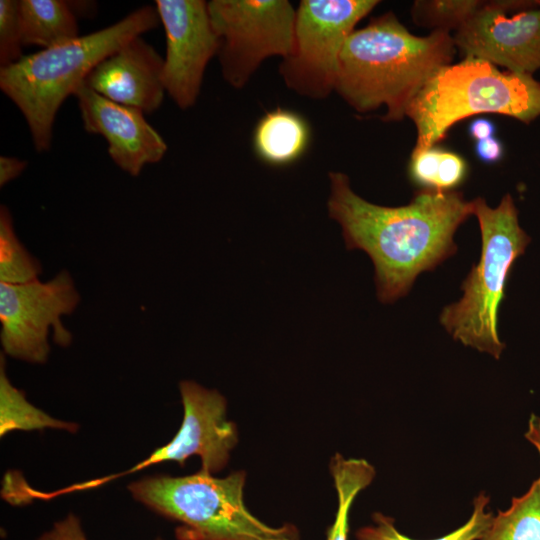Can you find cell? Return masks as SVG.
Segmentation results:
<instances>
[{
    "instance_id": "10",
    "label": "cell",
    "mask_w": 540,
    "mask_h": 540,
    "mask_svg": "<svg viewBox=\"0 0 540 540\" xmlns=\"http://www.w3.org/2000/svg\"><path fill=\"white\" fill-rule=\"evenodd\" d=\"M179 390L184 415L179 430L170 442L126 471L65 487L62 493L96 488L120 476L163 462L174 461L184 465L192 456L200 457L201 470L205 472L215 474L222 470L238 443L237 427L227 419L226 399L217 390L207 389L190 380L181 381Z\"/></svg>"
},
{
    "instance_id": "14",
    "label": "cell",
    "mask_w": 540,
    "mask_h": 540,
    "mask_svg": "<svg viewBox=\"0 0 540 540\" xmlns=\"http://www.w3.org/2000/svg\"><path fill=\"white\" fill-rule=\"evenodd\" d=\"M163 68L164 58L137 36L99 62L84 83L114 102L150 113L164 100Z\"/></svg>"
},
{
    "instance_id": "4",
    "label": "cell",
    "mask_w": 540,
    "mask_h": 540,
    "mask_svg": "<svg viewBox=\"0 0 540 540\" xmlns=\"http://www.w3.org/2000/svg\"><path fill=\"white\" fill-rule=\"evenodd\" d=\"M482 113L530 124L540 116V82L476 58L440 68L406 111L417 132L413 151L436 146L455 123Z\"/></svg>"
},
{
    "instance_id": "7",
    "label": "cell",
    "mask_w": 540,
    "mask_h": 540,
    "mask_svg": "<svg viewBox=\"0 0 540 540\" xmlns=\"http://www.w3.org/2000/svg\"><path fill=\"white\" fill-rule=\"evenodd\" d=\"M377 0H302L296 8L293 42L279 66L285 85L313 100L334 90L342 48Z\"/></svg>"
},
{
    "instance_id": "2",
    "label": "cell",
    "mask_w": 540,
    "mask_h": 540,
    "mask_svg": "<svg viewBox=\"0 0 540 540\" xmlns=\"http://www.w3.org/2000/svg\"><path fill=\"white\" fill-rule=\"evenodd\" d=\"M455 48L450 32L416 36L387 12L349 35L334 91L359 113L384 106L383 120L399 121L426 82L451 64Z\"/></svg>"
},
{
    "instance_id": "21",
    "label": "cell",
    "mask_w": 540,
    "mask_h": 540,
    "mask_svg": "<svg viewBox=\"0 0 540 540\" xmlns=\"http://www.w3.org/2000/svg\"><path fill=\"white\" fill-rule=\"evenodd\" d=\"M42 267L17 237L13 218L0 207V283L19 285L39 279Z\"/></svg>"
},
{
    "instance_id": "6",
    "label": "cell",
    "mask_w": 540,
    "mask_h": 540,
    "mask_svg": "<svg viewBox=\"0 0 540 540\" xmlns=\"http://www.w3.org/2000/svg\"><path fill=\"white\" fill-rule=\"evenodd\" d=\"M472 204L481 231V257L462 283V298L444 308L440 322L455 340L499 359L505 348L497 330L499 305L512 266L531 239L519 225L510 194L496 208L481 197Z\"/></svg>"
},
{
    "instance_id": "9",
    "label": "cell",
    "mask_w": 540,
    "mask_h": 540,
    "mask_svg": "<svg viewBox=\"0 0 540 540\" xmlns=\"http://www.w3.org/2000/svg\"><path fill=\"white\" fill-rule=\"evenodd\" d=\"M80 294L71 274L61 270L53 278L10 285L0 283V341L2 353L32 364H44L50 353L48 341L62 347L72 342L62 317L72 314Z\"/></svg>"
},
{
    "instance_id": "15",
    "label": "cell",
    "mask_w": 540,
    "mask_h": 540,
    "mask_svg": "<svg viewBox=\"0 0 540 540\" xmlns=\"http://www.w3.org/2000/svg\"><path fill=\"white\" fill-rule=\"evenodd\" d=\"M311 130L306 119L295 111L277 107L256 123L252 145L255 155L270 166H287L308 149Z\"/></svg>"
},
{
    "instance_id": "8",
    "label": "cell",
    "mask_w": 540,
    "mask_h": 540,
    "mask_svg": "<svg viewBox=\"0 0 540 540\" xmlns=\"http://www.w3.org/2000/svg\"><path fill=\"white\" fill-rule=\"evenodd\" d=\"M208 11L219 38L224 80L243 88L270 57L290 52L296 9L287 0H211Z\"/></svg>"
},
{
    "instance_id": "11",
    "label": "cell",
    "mask_w": 540,
    "mask_h": 540,
    "mask_svg": "<svg viewBox=\"0 0 540 540\" xmlns=\"http://www.w3.org/2000/svg\"><path fill=\"white\" fill-rule=\"evenodd\" d=\"M453 40L464 58L533 75L540 69V0L485 1Z\"/></svg>"
},
{
    "instance_id": "26",
    "label": "cell",
    "mask_w": 540,
    "mask_h": 540,
    "mask_svg": "<svg viewBox=\"0 0 540 540\" xmlns=\"http://www.w3.org/2000/svg\"><path fill=\"white\" fill-rule=\"evenodd\" d=\"M38 540H87V538L83 532L79 518L70 513L64 519L56 522Z\"/></svg>"
},
{
    "instance_id": "19",
    "label": "cell",
    "mask_w": 540,
    "mask_h": 540,
    "mask_svg": "<svg viewBox=\"0 0 540 540\" xmlns=\"http://www.w3.org/2000/svg\"><path fill=\"white\" fill-rule=\"evenodd\" d=\"M479 540H540V477L510 507L499 510Z\"/></svg>"
},
{
    "instance_id": "5",
    "label": "cell",
    "mask_w": 540,
    "mask_h": 540,
    "mask_svg": "<svg viewBox=\"0 0 540 540\" xmlns=\"http://www.w3.org/2000/svg\"><path fill=\"white\" fill-rule=\"evenodd\" d=\"M245 471L218 478L200 469L186 476L155 475L128 485L131 495L178 522V540H299L292 524L272 527L244 503Z\"/></svg>"
},
{
    "instance_id": "3",
    "label": "cell",
    "mask_w": 540,
    "mask_h": 540,
    "mask_svg": "<svg viewBox=\"0 0 540 540\" xmlns=\"http://www.w3.org/2000/svg\"><path fill=\"white\" fill-rule=\"evenodd\" d=\"M159 23L156 7L146 5L108 27L23 56L0 69V88L22 112L38 152L51 147L60 106L95 66Z\"/></svg>"
},
{
    "instance_id": "29",
    "label": "cell",
    "mask_w": 540,
    "mask_h": 540,
    "mask_svg": "<svg viewBox=\"0 0 540 540\" xmlns=\"http://www.w3.org/2000/svg\"><path fill=\"white\" fill-rule=\"evenodd\" d=\"M495 132V124L487 118H476L468 127L470 137L476 141L493 137Z\"/></svg>"
},
{
    "instance_id": "27",
    "label": "cell",
    "mask_w": 540,
    "mask_h": 540,
    "mask_svg": "<svg viewBox=\"0 0 540 540\" xmlns=\"http://www.w3.org/2000/svg\"><path fill=\"white\" fill-rule=\"evenodd\" d=\"M475 153L480 161L485 164H495L499 162L504 155V147L497 137H490L484 140L476 141Z\"/></svg>"
},
{
    "instance_id": "16",
    "label": "cell",
    "mask_w": 540,
    "mask_h": 540,
    "mask_svg": "<svg viewBox=\"0 0 540 540\" xmlns=\"http://www.w3.org/2000/svg\"><path fill=\"white\" fill-rule=\"evenodd\" d=\"M19 21L24 46L45 49L79 37L77 17L66 1L20 0Z\"/></svg>"
},
{
    "instance_id": "17",
    "label": "cell",
    "mask_w": 540,
    "mask_h": 540,
    "mask_svg": "<svg viewBox=\"0 0 540 540\" xmlns=\"http://www.w3.org/2000/svg\"><path fill=\"white\" fill-rule=\"evenodd\" d=\"M45 428L77 432L78 425L51 417L32 405L24 393L9 380L5 368V356L0 357V434L11 431H34Z\"/></svg>"
},
{
    "instance_id": "13",
    "label": "cell",
    "mask_w": 540,
    "mask_h": 540,
    "mask_svg": "<svg viewBox=\"0 0 540 540\" xmlns=\"http://www.w3.org/2000/svg\"><path fill=\"white\" fill-rule=\"evenodd\" d=\"M86 132L98 134L108 144L113 162L131 176L145 165L159 162L167 151L161 135L146 121L144 112L114 102L85 83L74 93Z\"/></svg>"
},
{
    "instance_id": "18",
    "label": "cell",
    "mask_w": 540,
    "mask_h": 540,
    "mask_svg": "<svg viewBox=\"0 0 540 540\" xmlns=\"http://www.w3.org/2000/svg\"><path fill=\"white\" fill-rule=\"evenodd\" d=\"M330 473L337 492L338 508L327 540H348L349 512L356 496L373 481L376 471L365 459H346L336 454L330 461Z\"/></svg>"
},
{
    "instance_id": "23",
    "label": "cell",
    "mask_w": 540,
    "mask_h": 540,
    "mask_svg": "<svg viewBox=\"0 0 540 540\" xmlns=\"http://www.w3.org/2000/svg\"><path fill=\"white\" fill-rule=\"evenodd\" d=\"M23 41L19 21V1H0V64L1 68L19 61Z\"/></svg>"
},
{
    "instance_id": "1",
    "label": "cell",
    "mask_w": 540,
    "mask_h": 540,
    "mask_svg": "<svg viewBox=\"0 0 540 540\" xmlns=\"http://www.w3.org/2000/svg\"><path fill=\"white\" fill-rule=\"evenodd\" d=\"M329 216L338 222L348 249H361L375 268L378 299L406 295L417 276L454 255L457 228L473 214L461 192L419 191L404 206L386 207L357 195L342 172H330Z\"/></svg>"
},
{
    "instance_id": "28",
    "label": "cell",
    "mask_w": 540,
    "mask_h": 540,
    "mask_svg": "<svg viewBox=\"0 0 540 540\" xmlns=\"http://www.w3.org/2000/svg\"><path fill=\"white\" fill-rule=\"evenodd\" d=\"M27 162L16 157H0V186L3 187L17 178L27 167Z\"/></svg>"
},
{
    "instance_id": "24",
    "label": "cell",
    "mask_w": 540,
    "mask_h": 540,
    "mask_svg": "<svg viewBox=\"0 0 540 540\" xmlns=\"http://www.w3.org/2000/svg\"><path fill=\"white\" fill-rule=\"evenodd\" d=\"M442 148L433 146L411 153L408 175L421 190L436 191L437 176Z\"/></svg>"
},
{
    "instance_id": "22",
    "label": "cell",
    "mask_w": 540,
    "mask_h": 540,
    "mask_svg": "<svg viewBox=\"0 0 540 540\" xmlns=\"http://www.w3.org/2000/svg\"><path fill=\"white\" fill-rule=\"evenodd\" d=\"M479 0H418L413 3L414 23L434 30L456 31L484 4Z\"/></svg>"
},
{
    "instance_id": "31",
    "label": "cell",
    "mask_w": 540,
    "mask_h": 540,
    "mask_svg": "<svg viewBox=\"0 0 540 540\" xmlns=\"http://www.w3.org/2000/svg\"><path fill=\"white\" fill-rule=\"evenodd\" d=\"M155 540H163V539H161V538H157V539H155Z\"/></svg>"
},
{
    "instance_id": "20",
    "label": "cell",
    "mask_w": 540,
    "mask_h": 540,
    "mask_svg": "<svg viewBox=\"0 0 540 540\" xmlns=\"http://www.w3.org/2000/svg\"><path fill=\"white\" fill-rule=\"evenodd\" d=\"M489 496L480 493L473 500V511L468 521L451 533L434 540H479L489 527L493 513L488 509ZM373 525L357 530V540H414L400 533L394 519L380 512L373 514Z\"/></svg>"
},
{
    "instance_id": "25",
    "label": "cell",
    "mask_w": 540,
    "mask_h": 540,
    "mask_svg": "<svg viewBox=\"0 0 540 540\" xmlns=\"http://www.w3.org/2000/svg\"><path fill=\"white\" fill-rule=\"evenodd\" d=\"M468 173V167L465 159L459 154L442 150L438 176H437V192H450L460 186Z\"/></svg>"
},
{
    "instance_id": "30",
    "label": "cell",
    "mask_w": 540,
    "mask_h": 540,
    "mask_svg": "<svg viewBox=\"0 0 540 540\" xmlns=\"http://www.w3.org/2000/svg\"><path fill=\"white\" fill-rule=\"evenodd\" d=\"M525 437L537 449L540 457V418L538 416L531 415Z\"/></svg>"
},
{
    "instance_id": "12",
    "label": "cell",
    "mask_w": 540,
    "mask_h": 540,
    "mask_svg": "<svg viewBox=\"0 0 540 540\" xmlns=\"http://www.w3.org/2000/svg\"><path fill=\"white\" fill-rule=\"evenodd\" d=\"M155 7L166 36L163 83L180 109L197 101L209 61L220 42L212 26L208 2L157 0Z\"/></svg>"
}]
</instances>
